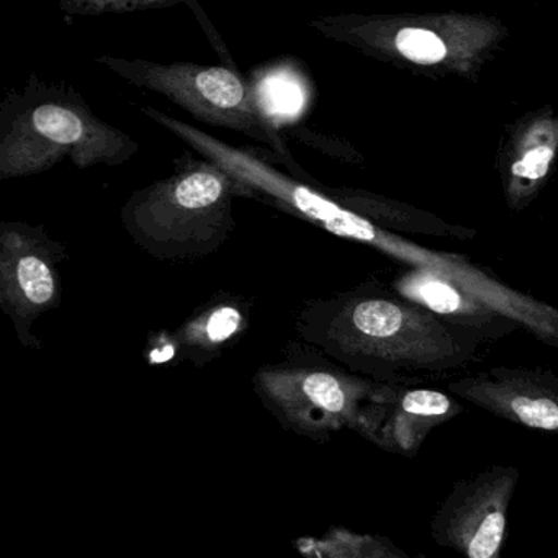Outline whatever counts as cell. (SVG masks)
I'll use <instances>...</instances> for the list:
<instances>
[{"mask_svg": "<svg viewBox=\"0 0 558 558\" xmlns=\"http://www.w3.org/2000/svg\"><path fill=\"white\" fill-rule=\"evenodd\" d=\"M328 40L365 57L433 77L475 80L508 38L498 19L483 14L325 15L310 22Z\"/></svg>", "mask_w": 558, "mask_h": 558, "instance_id": "4", "label": "cell"}, {"mask_svg": "<svg viewBox=\"0 0 558 558\" xmlns=\"http://www.w3.org/2000/svg\"><path fill=\"white\" fill-rule=\"evenodd\" d=\"M295 331L352 374L397 385L463 367L483 342L375 280L310 300L296 313Z\"/></svg>", "mask_w": 558, "mask_h": 558, "instance_id": "1", "label": "cell"}, {"mask_svg": "<svg viewBox=\"0 0 558 558\" xmlns=\"http://www.w3.org/2000/svg\"><path fill=\"white\" fill-rule=\"evenodd\" d=\"M138 151V142L104 122L68 84L31 76L0 106L2 182L44 174L66 159L80 169L117 168Z\"/></svg>", "mask_w": 558, "mask_h": 558, "instance_id": "2", "label": "cell"}, {"mask_svg": "<svg viewBox=\"0 0 558 558\" xmlns=\"http://www.w3.org/2000/svg\"><path fill=\"white\" fill-rule=\"evenodd\" d=\"M462 413V404L449 391L380 384L361 436L387 452L413 459L434 427Z\"/></svg>", "mask_w": 558, "mask_h": 558, "instance_id": "10", "label": "cell"}, {"mask_svg": "<svg viewBox=\"0 0 558 558\" xmlns=\"http://www.w3.org/2000/svg\"><path fill=\"white\" fill-rule=\"evenodd\" d=\"M393 290L447 325L473 332L483 342L495 341L521 328L501 310L436 270H404L395 280Z\"/></svg>", "mask_w": 558, "mask_h": 558, "instance_id": "12", "label": "cell"}, {"mask_svg": "<svg viewBox=\"0 0 558 558\" xmlns=\"http://www.w3.org/2000/svg\"><path fill=\"white\" fill-rule=\"evenodd\" d=\"M300 551L310 558H411L388 538L332 529L326 537L300 542Z\"/></svg>", "mask_w": 558, "mask_h": 558, "instance_id": "15", "label": "cell"}, {"mask_svg": "<svg viewBox=\"0 0 558 558\" xmlns=\"http://www.w3.org/2000/svg\"><path fill=\"white\" fill-rule=\"evenodd\" d=\"M66 244L53 240L44 225L4 221L0 227V308L22 344L38 348L34 323L61 303L60 264Z\"/></svg>", "mask_w": 558, "mask_h": 558, "instance_id": "7", "label": "cell"}, {"mask_svg": "<svg viewBox=\"0 0 558 558\" xmlns=\"http://www.w3.org/2000/svg\"><path fill=\"white\" fill-rule=\"evenodd\" d=\"M292 138L305 142L312 148L325 153V155L332 156V158L344 159V161L355 162L361 161V156L357 155L352 146L348 143H341L339 140L329 138V136L318 135V133L310 132V130L302 129L296 132H289Z\"/></svg>", "mask_w": 558, "mask_h": 558, "instance_id": "17", "label": "cell"}, {"mask_svg": "<svg viewBox=\"0 0 558 558\" xmlns=\"http://www.w3.org/2000/svg\"><path fill=\"white\" fill-rule=\"evenodd\" d=\"M519 480L518 466L495 463L453 483L430 521L434 542L462 558H502Z\"/></svg>", "mask_w": 558, "mask_h": 558, "instance_id": "8", "label": "cell"}, {"mask_svg": "<svg viewBox=\"0 0 558 558\" xmlns=\"http://www.w3.org/2000/svg\"><path fill=\"white\" fill-rule=\"evenodd\" d=\"M178 2H168V0H77V2H63L61 9L76 15H100L130 14V12L153 11V9H165L175 5Z\"/></svg>", "mask_w": 558, "mask_h": 558, "instance_id": "16", "label": "cell"}, {"mask_svg": "<svg viewBox=\"0 0 558 558\" xmlns=\"http://www.w3.org/2000/svg\"><path fill=\"white\" fill-rule=\"evenodd\" d=\"M558 158V112L554 107L522 117L509 130L499 151L506 205L521 211L534 201Z\"/></svg>", "mask_w": 558, "mask_h": 558, "instance_id": "11", "label": "cell"}, {"mask_svg": "<svg viewBox=\"0 0 558 558\" xmlns=\"http://www.w3.org/2000/svg\"><path fill=\"white\" fill-rule=\"evenodd\" d=\"M447 391L509 423L558 434V375L554 372L493 367L450 381Z\"/></svg>", "mask_w": 558, "mask_h": 558, "instance_id": "9", "label": "cell"}, {"mask_svg": "<svg viewBox=\"0 0 558 558\" xmlns=\"http://www.w3.org/2000/svg\"><path fill=\"white\" fill-rule=\"evenodd\" d=\"M254 387L267 408L313 439L352 429L361 434L380 381L352 374L313 345L292 342L286 357L264 365Z\"/></svg>", "mask_w": 558, "mask_h": 558, "instance_id": "6", "label": "cell"}, {"mask_svg": "<svg viewBox=\"0 0 558 558\" xmlns=\"http://www.w3.org/2000/svg\"><path fill=\"white\" fill-rule=\"evenodd\" d=\"M246 303L220 293L205 303L172 335L175 349L194 364L204 365L218 357L225 345L247 326Z\"/></svg>", "mask_w": 558, "mask_h": 558, "instance_id": "13", "label": "cell"}, {"mask_svg": "<svg viewBox=\"0 0 558 558\" xmlns=\"http://www.w3.org/2000/svg\"><path fill=\"white\" fill-rule=\"evenodd\" d=\"M234 197L254 194L215 162L184 153L171 175L126 198L120 220L133 243L155 259H202L217 253L236 228Z\"/></svg>", "mask_w": 558, "mask_h": 558, "instance_id": "3", "label": "cell"}, {"mask_svg": "<svg viewBox=\"0 0 558 558\" xmlns=\"http://www.w3.org/2000/svg\"><path fill=\"white\" fill-rule=\"evenodd\" d=\"M318 187L329 197L335 198L342 207L355 211L365 220L372 221L381 230L391 231V233L395 230L404 231V233L436 234V236L440 234V236L460 238V240L472 238L475 234V231L453 227L427 211L408 207V205L380 197V195L354 191V189L325 187L322 184H318Z\"/></svg>", "mask_w": 558, "mask_h": 558, "instance_id": "14", "label": "cell"}, {"mask_svg": "<svg viewBox=\"0 0 558 558\" xmlns=\"http://www.w3.org/2000/svg\"><path fill=\"white\" fill-rule=\"evenodd\" d=\"M96 61L132 86L165 96L198 122L243 133L259 145H266L277 161L292 172V178L316 184L293 158L282 132L267 113L257 87L233 68L185 61L162 64L117 57H99Z\"/></svg>", "mask_w": 558, "mask_h": 558, "instance_id": "5", "label": "cell"}]
</instances>
